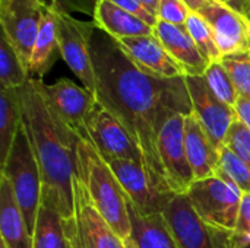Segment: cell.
Returning <instances> with one entry per match:
<instances>
[{"mask_svg":"<svg viewBox=\"0 0 250 248\" xmlns=\"http://www.w3.org/2000/svg\"><path fill=\"white\" fill-rule=\"evenodd\" d=\"M122 186L126 199L144 215L161 213L171 191L161 187L138 162L103 156Z\"/></svg>","mask_w":250,"mask_h":248,"instance_id":"11","label":"cell"},{"mask_svg":"<svg viewBox=\"0 0 250 248\" xmlns=\"http://www.w3.org/2000/svg\"><path fill=\"white\" fill-rule=\"evenodd\" d=\"M154 35L173 60L183 69L186 76L205 75L209 61L193 41L186 25H171L158 19L154 26Z\"/></svg>","mask_w":250,"mask_h":248,"instance_id":"17","label":"cell"},{"mask_svg":"<svg viewBox=\"0 0 250 248\" xmlns=\"http://www.w3.org/2000/svg\"><path fill=\"white\" fill-rule=\"evenodd\" d=\"M31 79L28 67L10 44L9 38L1 32L0 38V86L1 89L22 88Z\"/></svg>","mask_w":250,"mask_h":248,"instance_id":"25","label":"cell"},{"mask_svg":"<svg viewBox=\"0 0 250 248\" xmlns=\"http://www.w3.org/2000/svg\"><path fill=\"white\" fill-rule=\"evenodd\" d=\"M125 248H136V246H135V244H133V241L129 238V240H126V241H125Z\"/></svg>","mask_w":250,"mask_h":248,"instance_id":"41","label":"cell"},{"mask_svg":"<svg viewBox=\"0 0 250 248\" xmlns=\"http://www.w3.org/2000/svg\"><path fill=\"white\" fill-rule=\"evenodd\" d=\"M231 247L233 248H250V243H236L231 237Z\"/></svg>","mask_w":250,"mask_h":248,"instance_id":"40","label":"cell"},{"mask_svg":"<svg viewBox=\"0 0 250 248\" xmlns=\"http://www.w3.org/2000/svg\"><path fill=\"white\" fill-rule=\"evenodd\" d=\"M186 28H188V31L192 35L193 41L196 42V45L199 47V50L208 58L209 63L221 61L223 56H221V53H220V50L217 47L214 34H212L209 25L207 23V20L198 12H190L189 18H188V22H186Z\"/></svg>","mask_w":250,"mask_h":248,"instance_id":"28","label":"cell"},{"mask_svg":"<svg viewBox=\"0 0 250 248\" xmlns=\"http://www.w3.org/2000/svg\"><path fill=\"white\" fill-rule=\"evenodd\" d=\"M1 175L10 183L29 232L34 234L42 193V180L23 121L13 139L6 159L1 164Z\"/></svg>","mask_w":250,"mask_h":248,"instance_id":"4","label":"cell"},{"mask_svg":"<svg viewBox=\"0 0 250 248\" xmlns=\"http://www.w3.org/2000/svg\"><path fill=\"white\" fill-rule=\"evenodd\" d=\"M209 89L214 92V95L223 101L224 104H227L229 107L234 108L237 99H239V92L229 75V72L226 70V67L223 66L221 61H212L209 63L205 75H204Z\"/></svg>","mask_w":250,"mask_h":248,"instance_id":"27","label":"cell"},{"mask_svg":"<svg viewBox=\"0 0 250 248\" xmlns=\"http://www.w3.org/2000/svg\"><path fill=\"white\" fill-rule=\"evenodd\" d=\"M190 12L192 10L183 0H160L157 18L171 25L185 26Z\"/></svg>","mask_w":250,"mask_h":248,"instance_id":"31","label":"cell"},{"mask_svg":"<svg viewBox=\"0 0 250 248\" xmlns=\"http://www.w3.org/2000/svg\"><path fill=\"white\" fill-rule=\"evenodd\" d=\"M198 13L209 25L223 57L250 51V19L248 16L223 0L207 1Z\"/></svg>","mask_w":250,"mask_h":248,"instance_id":"13","label":"cell"},{"mask_svg":"<svg viewBox=\"0 0 250 248\" xmlns=\"http://www.w3.org/2000/svg\"><path fill=\"white\" fill-rule=\"evenodd\" d=\"M127 209L132 227L130 240L136 248H179L161 213L144 215L129 200Z\"/></svg>","mask_w":250,"mask_h":248,"instance_id":"22","label":"cell"},{"mask_svg":"<svg viewBox=\"0 0 250 248\" xmlns=\"http://www.w3.org/2000/svg\"><path fill=\"white\" fill-rule=\"evenodd\" d=\"M249 19H250V15H249Z\"/></svg>","mask_w":250,"mask_h":248,"instance_id":"43","label":"cell"},{"mask_svg":"<svg viewBox=\"0 0 250 248\" xmlns=\"http://www.w3.org/2000/svg\"><path fill=\"white\" fill-rule=\"evenodd\" d=\"M151 13H154L155 16H157V10H158V3H160V0H139Z\"/></svg>","mask_w":250,"mask_h":248,"instance_id":"39","label":"cell"},{"mask_svg":"<svg viewBox=\"0 0 250 248\" xmlns=\"http://www.w3.org/2000/svg\"><path fill=\"white\" fill-rule=\"evenodd\" d=\"M161 215L179 248H214L209 228L199 218L188 194L173 193Z\"/></svg>","mask_w":250,"mask_h":248,"instance_id":"15","label":"cell"},{"mask_svg":"<svg viewBox=\"0 0 250 248\" xmlns=\"http://www.w3.org/2000/svg\"><path fill=\"white\" fill-rule=\"evenodd\" d=\"M32 240L34 248H70L64 218L51 199L42 193Z\"/></svg>","mask_w":250,"mask_h":248,"instance_id":"23","label":"cell"},{"mask_svg":"<svg viewBox=\"0 0 250 248\" xmlns=\"http://www.w3.org/2000/svg\"><path fill=\"white\" fill-rule=\"evenodd\" d=\"M186 4H188V7L192 10V12H198L207 1H209V0H183Z\"/></svg>","mask_w":250,"mask_h":248,"instance_id":"38","label":"cell"},{"mask_svg":"<svg viewBox=\"0 0 250 248\" xmlns=\"http://www.w3.org/2000/svg\"><path fill=\"white\" fill-rule=\"evenodd\" d=\"M60 56L59 38H57V20L53 6H47L42 13L38 35L32 48L29 61V76L34 79H42L50 72L53 64Z\"/></svg>","mask_w":250,"mask_h":248,"instance_id":"20","label":"cell"},{"mask_svg":"<svg viewBox=\"0 0 250 248\" xmlns=\"http://www.w3.org/2000/svg\"><path fill=\"white\" fill-rule=\"evenodd\" d=\"M92 20L116 39L154 34V26L144 22L138 16L123 10L110 0H98Z\"/></svg>","mask_w":250,"mask_h":248,"instance_id":"21","label":"cell"},{"mask_svg":"<svg viewBox=\"0 0 250 248\" xmlns=\"http://www.w3.org/2000/svg\"><path fill=\"white\" fill-rule=\"evenodd\" d=\"M224 146L250 164V129L239 118H236L230 126V130L224 140Z\"/></svg>","mask_w":250,"mask_h":248,"instance_id":"30","label":"cell"},{"mask_svg":"<svg viewBox=\"0 0 250 248\" xmlns=\"http://www.w3.org/2000/svg\"><path fill=\"white\" fill-rule=\"evenodd\" d=\"M170 111L164 115L157 132V152L166 184L171 193L186 194L195 181L185 146V117Z\"/></svg>","mask_w":250,"mask_h":248,"instance_id":"6","label":"cell"},{"mask_svg":"<svg viewBox=\"0 0 250 248\" xmlns=\"http://www.w3.org/2000/svg\"><path fill=\"white\" fill-rule=\"evenodd\" d=\"M234 111H236V117L250 129V99L239 96L234 105Z\"/></svg>","mask_w":250,"mask_h":248,"instance_id":"36","label":"cell"},{"mask_svg":"<svg viewBox=\"0 0 250 248\" xmlns=\"http://www.w3.org/2000/svg\"><path fill=\"white\" fill-rule=\"evenodd\" d=\"M37 85L51 111L81 139H85V121L97 102L95 95L85 86H79L66 77L51 85L44 83L42 79H37Z\"/></svg>","mask_w":250,"mask_h":248,"instance_id":"12","label":"cell"},{"mask_svg":"<svg viewBox=\"0 0 250 248\" xmlns=\"http://www.w3.org/2000/svg\"><path fill=\"white\" fill-rule=\"evenodd\" d=\"M242 190L218 175L196 180L188 190V197L208 228L234 232Z\"/></svg>","mask_w":250,"mask_h":248,"instance_id":"5","label":"cell"},{"mask_svg":"<svg viewBox=\"0 0 250 248\" xmlns=\"http://www.w3.org/2000/svg\"><path fill=\"white\" fill-rule=\"evenodd\" d=\"M231 234L227 231H218L214 228H209V235L214 248H233L231 247Z\"/></svg>","mask_w":250,"mask_h":248,"instance_id":"35","label":"cell"},{"mask_svg":"<svg viewBox=\"0 0 250 248\" xmlns=\"http://www.w3.org/2000/svg\"><path fill=\"white\" fill-rule=\"evenodd\" d=\"M85 132V139L94 145L101 156L129 159L144 167V156L135 139L126 127L98 101L86 117Z\"/></svg>","mask_w":250,"mask_h":248,"instance_id":"10","label":"cell"},{"mask_svg":"<svg viewBox=\"0 0 250 248\" xmlns=\"http://www.w3.org/2000/svg\"><path fill=\"white\" fill-rule=\"evenodd\" d=\"M185 146L195 181L217 175L220 151L193 113L185 117Z\"/></svg>","mask_w":250,"mask_h":248,"instance_id":"18","label":"cell"},{"mask_svg":"<svg viewBox=\"0 0 250 248\" xmlns=\"http://www.w3.org/2000/svg\"><path fill=\"white\" fill-rule=\"evenodd\" d=\"M54 10L60 56L82 82V86L95 95V73L89 54V41L97 25L94 20H79L73 18L72 13Z\"/></svg>","mask_w":250,"mask_h":248,"instance_id":"8","label":"cell"},{"mask_svg":"<svg viewBox=\"0 0 250 248\" xmlns=\"http://www.w3.org/2000/svg\"><path fill=\"white\" fill-rule=\"evenodd\" d=\"M0 248H7V247H6V246H4L3 243H0Z\"/></svg>","mask_w":250,"mask_h":248,"instance_id":"42","label":"cell"},{"mask_svg":"<svg viewBox=\"0 0 250 248\" xmlns=\"http://www.w3.org/2000/svg\"><path fill=\"white\" fill-rule=\"evenodd\" d=\"M78 177L113 231L123 241L129 240L132 227L125 191L104 158L86 139L78 143Z\"/></svg>","mask_w":250,"mask_h":248,"instance_id":"3","label":"cell"},{"mask_svg":"<svg viewBox=\"0 0 250 248\" xmlns=\"http://www.w3.org/2000/svg\"><path fill=\"white\" fill-rule=\"evenodd\" d=\"M23 126L29 136L42 180V194L56 205L64 221L73 213V180L78 175V143L70 130L45 102L37 79L22 88Z\"/></svg>","mask_w":250,"mask_h":248,"instance_id":"2","label":"cell"},{"mask_svg":"<svg viewBox=\"0 0 250 248\" xmlns=\"http://www.w3.org/2000/svg\"><path fill=\"white\" fill-rule=\"evenodd\" d=\"M66 229L70 248H125V241L101 216L78 175L73 180V213Z\"/></svg>","mask_w":250,"mask_h":248,"instance_id":"7","label":"cell"},{"mask_svg":"<svg viewBox=\"0 0 250 248\" xmlns=\"http://www.w3.org/2000/svg\"><path fill=\"white\" fill-rule=\"evenodd\" d=\"M231 237L236 243H250V191L242 193L237 224Z\"/></svg>","mask_w":250,"mask_h":248,"instance_id":"32","label":"cell"},{"mask_svg":"<svg viewBox=\"0 0 250 248\" xmlns=\"http://www.w3.org/2000/svg\"><path fill=\"white\" fill-rule=\"evenodd\" d=\"M217 175L227 181H231L242 191H250V164L234 155L226 146L220 149Z\"/></svg>","mask_w":250,"mask_h":248,"instance_id":"26","label":"cell"},{"mask_svg":"<svg viewBox=\"0 0 250 248\" xmlns=\"http://www.w3.org/2000/svg\"><path fill=\"white\" fill-rule=\"evenodd\" d=\"M98 0H48V4L67 13H83L94 18Z\"/></svg>","mask_w":250,"mask_h":248,"instance_id":"33","label":"cell"},{"mask_svg":"<svg viewBox=\"0 0 250 248\" xmlns=\"http://www.w3.org/2000/svg\"><path fill=\"white\" fill-rule=\"evenodd\" d=\"M22 91L21 88L0 89V161L6 159L18 130L22 126Z\"/></svg>","mask_w":250,"mask_h":248,"instance_id":"24","label":"cell"},{"mask_svg":"<svg viewBox=\"0 0 250 248\" xmlns=\"http://www.w3.org/2000/svg\"><path fill=\"white\" fill-rule=\"evenodd\" d=\"M185 82L192 102V113L220 151L224 146L230 126L237 118L234 108L214 95L204 76H185Z\"/></svg>","mask_w":250,"mask_h":248,"instance_id":"14","label":"cell"},{"mask_svg":"<svg viewBox=\"0 0 250 248\" xmlns=\"http://www.w3.org/2000/svg\"><path fill=\"white\" fill-rule=\"evenodd\" d=\"M117 41L142 72L163 79H176L186 76L183 69L173 60V57L166 51V48L154 34L127 37Z\"/></svg>","mask_w":250,"mask_h":248,"instance_id":"16","label":"cell"},{"mask_svg":"<svg viewBox=\"0 0 250 248\" xmlns=\"http://www.w3.org/2000/svg\"><path fill=\"white\" fill-rule=\"evenodd\" d=\"M89 54L97 101L126 127L142 152L145 170L168 190L158 159L157 132L167 113H192L185 77L163 79L142 72L119 41L98 26L89 41Z\"/></svg>","mask_w":250,"mask_h":248,"instance_id":"1","label":"cell"},{"mask_svg":"<svg viewBox=\"0 0 250 248\" xmlns=\"http://www.w3.org/2000/svg\"><path fill=\"white\" fill-rule=\"evenodd\" d=\"M48 0H0L1 32L29 70L32 48Z\"/></svg>","mask_w":250,"mask_h":248,"instance_id":"9","label":"cell"},{"mask_svg":"<svg viewBox=\"0 0 250 248\" xmlns=\"http://www.w3.org/2000/svg\"><path fill=\"white\" fill-rule=\"evenodd\" d=\"M221 63L229 72L239 95L250 99V51L224 56Z\"/></svg>","mask_w":250,"mask_h":248,"instance_id":"29","label":"cell"},{"mask_svg":"<svg viewBox=\"0 0 250 248\" xmlns=\"http://www.w3.org/2000/svg\"><path fill=\"white\" fill-rule=\"evenodd\" d=\"M0 237L7 248H34L32 234L6 177H0Z\"/></svg>","mask_w":250,"mask_h":248,"instance_id":"19","label":"cell"},{"mask_svg":"<svg viewBox=\"0 0 250 248\" xmlns=\"http://www.w3.org/2000/svg\"><path fill=\"white\" fill-rule=\"evenodd\" d=\"M224 3L230 4L231 7H234L236 10H239L240 13H243L245 16L249 18L250 15V0H223Z\"/></svg>","mask_w":250,"mask_h":248,"instance_id":"37","label":"cell"},{"mask_svg":"<svg viewBox=\"0 0 250 248\" xmlns=\"http://www.w3.org/2000/svg\"><path fill=\"white\" fill-rule=\"evenodd\" d=\"M110 1L114 3V4H117L123 10H126V12L138 16L139 19H142L144 22L149 23L151 26H155V23L158 20V18L154 13H151L139 0H110Z\"/></svg>","mask_w":250,"mask_h":248,"instance_id":"34","label":"cell"}]
</instances>
